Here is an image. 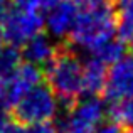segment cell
<instances>
[{
  "label": "cell",
  "instance_id": "1",
  "mask_svg": "<svg viewBox=\"0 0 133 133\" xmlns=\"http://www.w3.org/2000/svg\"><path fill=\"white\" fill-rule=\"evenodd\" d=\"M113 37H116V15L115 7L108 2H103L94 9L78 12L69 34L72 45L91 54Z\"/></svg>",
  "mask_w": 133,
  "mask_h": 133
},
{
  "label": "cell",
  "instance_id": "2",
  "mask_svg": "<svg viewBox=\"0 0 133 133\" xmlns=\"http://www.w3.org/2000/svg\"><path fill=\"white\" fill-rule=\"evenodd\" d=\"M47 84L66 104H71L84 94L83 61L71 49H59L57 54L47 64Z\"/></svg>",
  "mask_w": 133,
  "mask_h": 133
},
{
  "label": "cell",
  "instance_id": "3",
  "mask_svg": "<svg viewBox=\"0 0 133 133\" xmlns=\"http://www.w3.org/2000/svg\"><path fill=\"white\" fill-rule=\"evenodd\" d=\"M17 121L24 125L52 121L59 113V98L47 83H37L12 104Z\"/></svg>",
  "mask_w": 133,
  "mask_h": 133
},
{
  "label": "cell",
  "instance_id": "4",
  "mask_svg": "<svg viewBox=\"0 0 133 133\" xmlns=\"http://www.w3.org/2000/svg\"><path fill=\"white\" fill-rule=\"evenodd\" d=\"M106 115V103L98 94L79 96L68 104V113L61 120L59 133H93L103 123Z\"/></svg>",
  "mask_w": 133,
  "mask_h": 133
},
{
  "label": "cell",
  "instance_id": "5",
  "mask_svg": "<svg viewBox=\"0 0 133 133\" xmlns=\"http://www.w3.org/2000/svg\"><path fill=\"white\" fill-rule=\"evenodd\" d=\"M0 24L3 41L14 47H19L42 30L44 17L41 15V10L37 7L17 5L15 9H10L7 12Z\"/></svg>",
  "mask_w": 133,
  "mask_h": 133
},
{
  "label": "cell",
  "instance_id": "6",
  "mask_svg": "<svg viewBox=\"0 0 133 133\" xmlns=\"http://www.w3.org/2000/svg\"><path fill=\"white\" fill-rule=\"evenodd\" d=\"M42 81L41 69L29 62H20L12 72L0 74V103L12 106L27 89Z\"/></svg>",
  "mask_w": 133,
  "mask_h": 133
},
{
  "label": "cell",
  "instance_id": "7",
  "mask_svg": "<svg viewBox=\"0 0 133 133\" xmlns=\"http://www.w3.org/2000/svg\"><path fill=\"white\" fill-rule=\"evenodd\" d=\"M103 93L113 104L133 96V56H121L111 64Z\"/></svg>",
  "mask_w": 133,
  "mask_h": 133
},
{
  "label": "cell",
  "instance_id": "8",
  "mask_svg": "<svg viewBox=\"0 0 133 133\" xmlns=\"http://www.w3.org/2000/svg\"><path fill=\"white\" fill-rule=\"evenodd\" d=\"M45 12L47 14L44 17V27L47 29L49 36L54 39L69 37L72 25L76 22V17H78V9L69 0H61Z\"/></svg>",
  "mask_w": 133,
  "mask_h": 133
},
{
  "label": "cell",
  "instance_id": "9",
  "mask_svg": "<svg viewBox=\"0 0 133 133\" xmlns=\"http://www.w3.org/2000/svg\"><path fill=\"white\" fill-rule=\"evenodd\" d=\"M22 47L24 49L20 52L22 59H25V62L34 64L37 68L47 66L59 51L57 44L54 42V37H51L49 34H42V32H39L32 39H29Z\"/></svg>",
  "mask_w": 133,
  "mask_h": 133
},
{
  "label": "cell",
  "instance_id": "10",
  "mask_svg": "<svg viewBox=\"0 0 133 133\" xmlns=\"http://www.w3.org/2000/svg\"><path fill=\"white\" fill-rule=\"evenodd\" d=\"M106 62L91 56L83 62V88L84 94H99L103 93L104 81H106Z\"/></svg>",
  "mask_w": 133,
  "mask_h": 133
},
{
  "label": "cell",
  "instance_id": "11",
  "mask_svg": "<svg viewBox=\"0 0 133 133\" xmlns=\"http://www.w3.org/2000/svg\"><path fill=\"white\" fill-rule=\"evenodd\" d=\"M116 34L123 42L133 41V0H118L115 7Z\"/></svg>",
  "mask_w": 133,
  "mask_h": 133
},
{
  "label": "cell",
  "instance_id": "12",
  "mask_svg": "<svg viewBox=\"0 0 133 133\" xmlns=\"http://www.w3.org/2000/svg\"><path fill=\"white\" fill-rule=\"evenodd\" d=\"M93 56H96L98 59H101V61L106 62V64H113L121 56H125V42L120 37H118V39L113 37L111 41L104 42L96 52H93Z\"/></svg>",
  "mask_w": 133,
  "mask_h": 133
},
{
  "label": "cell",
  "instance_id": "13",
  "mask_svg": "<svg viewBox=\"0 0 133 133\" xmlns=\"http://www.w3.org/2000/svg\"><path fill=\"white\" fill-rule=\"evenodd\" d=\"M3 133H59V128L52 125V121L45 123H32V125H24V123H12L5 128Z\"/></svg>",
  "mask_w": 133,
  "mask_h": 133
},
{
  "label": "cell",
  "instance_id": "14",
  "mask_svg": "<svg viewBox=\"0 0 133 133\" xmlns=\"http://www.w3.org/2000/svg\"><path fill=\"white\" fill-rule=\"evenodd\" d=\"M115 121L123 125L125 128H133V96L128 99H123L120 103H115L113 108Z\"/></svg>",
  "mask_w": 133,
  "mask_h": 133
},
{
  "label": "cell",
  "instance_id": "15",
  "mask_svg": "<svg viewBox=\"0 0 133 133\" xmlns=\"http://www.w3.org/2000/svg\"><path fill=\"white\" fill-rule=\"evenodd\" d=\"M22 62V54L17 51V47H3L0 54V74H9Z\"/></svg>",
  "mask_w": 133,
  "mask_h": 133
},
{
  "label": "cell",
  "instance_id": "16",
  "mask_svg": "<svg viewBox=\"0 0 133 133\" xmlns=\"http://www.w3.org/2000/svg\"><path fill=\"white\" fill-rule=\"evenodd\" d=\"M93 133H127L123 125H120L118 121H108V123H101L94 128Z\"/></svg>",
  "mask_w": 133,
  "mask_h": 133
},
{
  "label": "cell",
  "instance_id": "17",
  "mask_svg": "<svg viewBox=\"0 0 133 133\" xmlns=\"http://www.w3.org/2000/svg\"><path fill=\"white\" fill-rule=\"evenodd\" d=\"M69 2L78 9V12H83V10H89V9H94V7L101 5L106 0H69Z\"/></svg>",
  "mask_w": 133,
  "mask_h": 133
},
{
  "label": "cell",
  "instance_id": "18",
  "mask_svg": "<svg viewBox=\"0 0 133 133\" xmlns=\"http://www.w3.org/2000/svg\"><path fill=\"white\" fill-rule=\"evenodd\" d=\"M10 125V116L9 111H7V106L0 103V133L5 131V128Z\"/></svg>",
  "mask_w": 133,
  "mask_h": 133
},
{
  "label": "cell",
  "instance_id": "19",
  "mask_svg": "<svg viewBox=\"0 0 133 133\" xmlns=\"http://www.w3.org/2000/svg\"><path fill=\"white\" fill-rule=\"evenodd\" d=\"M59 2H61V0H34V5L39 10H47V9L54 7L56 3H59Z\"/></svg>",
  "mask_w": 133,
  "mask_h": 133
},
{
  "label": "cell",
  "instance_id": "20",
  "mask_svg": "<svg viewBox=\"0 0 133 133\" xmlns=\"http://www.w3.org/2000/svg\"><path fill=\"white\" fill-rule=\"evenodd\" d=\"M10 0H0V22L3 20V17L7 15V12L10 10V5H9Z\"/></svg>",
  "mask_w": 133,
  "mask_h": 133
},
{
  "label": "cell",
  "instance_id": "21",
  "mask_svg": "<svg viewBox=\"0 0 133 133\" xmlns=\"http://www.w3.org/2000/svg\"><path fill=\"white\" fill-rule=\"evenodd\" d=\"M12 2H15L17 5H32V7H36L34 5V0H12Z\"/></svg>",
  "mask_w": 133,
  "mask_h": 133
},
{
  "label": "cell",
  "instance_id": "22",
  "mask_svg": "<svg viewBox=\"0 0 133 133\" xmlns=\"http://www.w3.org/2000/svg\"><path fill=\"white\" fill-rule=\"evenodd\" d=\"M3 47H5V41H3V37H2V32H0V54H2Z\"/></svg>",
  "mask_w": 133,
  "mask_h": 133
},
{
  "label": "cell",
  "instance_id": "23",
  "mask_svg": "<svg viewBox=\"0 0 133 133\" xmlns=\"http://www.w3.org/2000/svg\"><path fill=\"white\" fill-rule=\"evenodd\" d=\"M130 42H131V51H133V41H130Z\"/></svg>",
  "mask_w": 133,
  "mask_h": 133
}]
</instances>
